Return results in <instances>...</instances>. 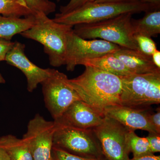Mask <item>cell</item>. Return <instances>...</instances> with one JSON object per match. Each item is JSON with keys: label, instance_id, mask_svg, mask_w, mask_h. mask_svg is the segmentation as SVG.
I'll return each mask as SVG.
<instances>
[{"label": "cell", "instance_id": "cell-1", "mask_svg": "<svg viewBox=\"0 0 160 160\" xmlns=\"http://www.w3.org/2000/svg\"><path fill=\"white\" fill-rule=\"evenodd\" d=\"M69 83L82 101L103 116L106 107L121 105L122 80L117 76L86 66L82 74L69 79Z\"/></svg>", "mask_w": 160, "mask_h": 160}, {"label": "cell", "instance_id": "cell-2", "mask_svg": "<svg viewBox=\"0 0 160 160\" xmlns=\"http://www.w3.org/2000/svg\"><path fill=\"white\" fill-rule=\"evenodd\" d=\"M47 16L42 12H37L35 24L20 34L42 44L50 65L59 67L65 65L67 35L73 26L56 22Z\"/></svg>", "mask_w": 160, "mask_h": 160}, {"label": "cell", "instance_id": "cell-3", "mask_svg": "<svg viewBox=\"0 0 160 160\" xmlns=\"http://www.w3.org/2000/svg\"><path fill=\"white\" fill-rule=\"evenodd\" d=\"M152 10L154 9L150 5L140 1L124 2H90L68 13H57L52 19L60 24L74 26L78 24L96 22L125 13L133 14Z\"/></svg>", "mask_w": 160, "mask_h": 160}, {"label": "cell", "instance_id": "cell-4", "mask_svg": "<svg viewBox=\"0 0 160 160\" xmlns=\"http://www.w3.org/2000/svg\"><path fill=\"white\" fill-rule=\"evenodd\" d=\"M132 15L125 13L96 22L78 24L74 26L73 32L85 39H100L120 47L139 50L134 38Z\"/></svg>", "mask_w": 160, "mask_h": 160}, {"label": "cell", "instance_id": "cell-5", "mask_svg": "<svg viewBox=\"0 0 160 160\" xmlns=\"http://www.w3.org/2000/svg\"><path fill=\"white\" fill-rule=\"evenodd\" d=\"M121 105L148 109L160 103V72L122 78Z\"/></svg>", "mask_w": 160, "mask_h": 160}, {"label": "cell", "instance_id": "cell-6", "mask_svg": "<svg viewBox=\"0 0 160 160\" xmlns=\"http://www.w3.org/2000/svg\"><path fill=\"white\" fill-rule=\"evenodd\" d=\"M54 122L53 147L81 157L105 158L92 129H78Z\"/></svg>", "mask_w": 160, "mask_h": 160}, {"label": "cell", "instance_id": "cell-7", "mask_svg": "<svg viewBox=\"0 0 160 160\" xmlns=\"http://www.w3.org/2000/svg\"><path fill=\"white\" fill-rule=\"evenodd\" d=\"M44 102L54 120L62 116L72 103L81 100L63 72L52 69L49 77L41 83Z\"/></svg>", "mask_w": 160, "mask_h": 160}, {"label": "cell", "instance_id": "cell-8", "mask_svg": "<svg viewBox=\"0 0 160 160\" xmlns=\"http://www.w3.org/2000/svg\"><path fill=\"white\" fill-rule=\"evenodd\" d=\"M121 47L104 40L82 38L75 33L72 29L67 37L65 62L66 69L73 71L76 66L81 65L85 60L113 53Z\"/></svg>", "mask_w": 160, "mask_h": 160}, {"label": "cell", "instance_id": "cell-9", "mask_svg": "<svg viewBox=\"0 0 160 160\" xmlns=\"http://www.w3.org/2000/svg\"><path fill=\"white\" fill-rule=\"evenodd\" d=\"M106 160H129L126 143L129 130L116 120L104 116L100 125L92 128Z\"/></svg>", "mask_w": 160, "mask_h": 160}, {"label": "cell", "instance_id": "cell-10", "mask_svg": "<svg viewBox=\"0 0 160 160\" xmlns=\"http://www.w3.org/2000/svg\"><path fill=\"white\" fill-rule=\"evenodd\" d=\"M54 121H47L39 114L29 121L22 139L29 147L33 160H52Z\"/></svg>", "mask_w": 160, "mask_h": 160}, {"label": "cell", "instance_id": "cell-11", "mask_svg": "<svg viewBox=\"0 0 160 160\" xmlns=\"http://www.w3.org/2000/svg\"><path fill=\"white\" fill-rule=\"evenodd\" d=\"M25 44L16 41L6 54L5 61L9 65L20 69L25 75L27 82V89L32 92L49 77L52 69L40 68L31 62L25 53Z\"/></svg>", "mask_w": 160, "mask_h": 160}, {"label": "cell", "instance_id": "cell-12", "mask_svg": "<svg viewBox=\"0 0 160 160\" xmlns=\"http://www.w3.org/2000/svg\"><path fill=\"white\" fill-rule=\"evenodd\" d=\"M148 110L116 105L106 107L103 115L116 120L129 130L141 129L149 133H157L149 122Z\"/></svg>", "mask_w": 160, "mask_h": 160}, {"label": "cell", "instance_id": "cell-13", "mask_svg": "<svg viewBox=\"0 0 160 160\" xmlns=\"http://www.w3.org/2000/svg\"><path fill=\"white\" fill-rule=\"evenodd\" d=\"M104 116L82 100L74 102L55 122L81 129H92L101 124Z\"/></svg>", "mask_w": 160, "mask_h": 160}, {"label": "cell", "instance_id": "cell-14", "mask_svg": "<svg viewBox=\"0 0 160 160\" xmlns=\"http://www.w3.org/2000/svg\"><path fill=\"white\" fill-rule=\"evenodd\" d=\"M113 53L134 74L160 72V68L156 66L152 62V56L145 54L139 50L121 47Z\"/></svg>", "mask_w": 160, "mask_h": 160}, {"label": "cell", "instance_id": "cell-15", "mask_svg": "<svg viewBox=\"0 0 160 160\" xmlns=\"http://www.w3.org/2000/svg\"><path fill=\"white\" fill-rule=\"evenodd\" d=\"M81 65L100 69L120 78L127 77L134 74L113 53L85 60L81 63Z\"/></svg>", "mask_w": 160, "mask_h": 160}, {"label": "cell", "instance_id": "cell-16", "mask_svg": "<svg viewBox=\"0 0 160 160\" xmlns=\"http://www.w3.org/2000/svg\"><path fill=\"white\" fill-rule=\"evenodd\" d=\"M36 22L35 15L22 18L0 15V38L11 41L14 36L30 29Z\"/></svg>", "mask_w": 160, "mask_h": 160}, {"label": "cell", "instance_id": "cell-17", "mask_svg": "<svg viewBox=\"0 0 160 160\" xmlns=\"http://www.w3.org/2000/svg\"><path fill=\"white\" fill-rule=\"evenodd\" d=\"M0 147L4 149L10 160H33L27 144L23 139L12 135L0 137Z\"/></svg>", "mask_w": 160, "mask_h": 160}, {"label": "cell", "instance_id": "cell-18", "mask_svg": "<svg viewBox=\"0 0 160 160\" xmlns=\"http://www.w3.org/2000/svg\"><path fill=\"white\" fill-rule=\"evenodd\" d=\"M134 34H141L149 37H156L160 33V11L158 9L146 12L142 18L132 19Z\"/></svg>", "mask_w": 160, "mask_h": 160}, {"label": "cell", "instance_id": "cell-19", "mask_svg": "<svg viewBox=\"0 0 160 160\" xmlns=\"http://www.w3.org/2000/svg\"><path fill=\"white\" fill-rule=\"evenodd\" d=\"M36 13L24 0H0V15L24 18Z\"/></svg>", "mask_w": 160, "mask_h": 160}, {"label": "cell", "instance_id": "cell-20", "mask_svg": "<svg viewBox=\"0 0 160 160\" xmlns=\"http://www.w3.org/2000/svg\"><path fill=\"white\" fill-rule=\"evenodd\" d=\"M126 143L129 152L133 154V158L153 154L146 138L138 136L133 130L128 131L126 136Z\"/></svg>", "mask_w": 160, "mask_h": 160}, {"label": "cell", "instance_id": "cell-21", "mask_svg": "<svg viewBox=\"0 0 160 160\" xmlns=\"http://www.w3.org/2000/svg\"><path fill=\"white\" fill-rule=\"evenodd\" d=\"M34 12H42L47 15L55 11L56 5L51 1L44 0H24Z\"/></svg>", "mask_w": 160, "mask_h": 160}, {"label": "cell", "instance_id": "cell-22", "mask_svg": "<svg viewBox=\"0 0 160 160\" xmlns=\"http://www.w3.org/2000/svg\"><path fill=\"white\" fill-rule=\"evenodd\" d=\"M134 38L140 51L152 56L157 49L156 45L151 38L141 34H134Z\"/></svg>", "mask_w": 160, "mask_h": 160}, {"label": "cell", "instance_id": "cell-23", "mask_svg": "<svg viewBox=\"0 0 160 160\" xmlns=\"http://www.w3.org/2000/svg\"><path fill=\"white\" fill-rule=\"evenodd\" d=\"M52 160H106L105 158H87L81 157L71 154L62 150L52 147Z\"/></svg>", "mask_w": 160, "mask_h": 160}, {"label": "cell", "instance_id": "cell-24", "mask_svg": "<svg viewBox=\"0 0 160 160\" xmlns=\"http://www.w3.org/2000/svg\"><path fill=\"white\" fill-rule=\"evenodd\" d=\"M95 0H70L66 6H61L60 8V13L65 14L78 9L86 3L94 2Z\"/></svg>", "mask_w": 160, "mask_h": 160}, {"label": "cell", "instance_id": "cell-25", "mask_svg": "<svg viewBox=\"0 0 160 160\" xmlns=\"http://www.w3.org/2000/svg\"><path fill=\"white\" fill-rule=\"evenodd\" d=\"M148 140L150 149L152 153L160 152V134L157 133H149L146 137Z\"/></svg>", "mask_w": 160, "mask_h": 160}, {"label": "cell", "instance_id": "cell-26", "mask_svg": "<svg viewBox=\"0 0 160 160\" xmlns=\"http://www.w3.org/2000/svg\"><path fill=\"white\" fill-rule=\"evenodd\" d=\"M14 42L0 38V62L5 61L6 54L14 45Z\"/></svg>", "mask_w": 160, "mask_h": 160}, {"label": "cell", "instance_id": "cell-27", "mask_svg": "<svg viewBox=\"0 0 160 160\" xmlns=\"http://www.w3.org/2000/svg\"><path fill=\"white\" fill-rule=\"evenodd\" d=\"M148 118L149 122L154 127L157 132L160 134V108L158 107L156 112L152 113L149 112Z\"/></svg>", "mask_w": 160, "mask_h": 160}, {"label": "cell", "instance_id": "cell-28", "mask_svg": "<svg viewBox=\"0 0 160 160\" xmlns=\"http://www.w3.org/2000/svg\"><path fill=\"white\" fill-rule=\"evenodd\" d=\"M129 160H160V156H156L154 154L146 155L138 157L133 158Z\"/></svg>", "mask_w": 160, "mask_h": 160}, {"label": "cell", "instance_id": "cell-29", "mask_svg": "<svg viewBox=\"0 0 160 160\" xmlns=\"http://www.w3.org/2000/svg\"><path fill=\"white\" fill-rule=\"evenodd\" d=\"M141 2L150 5L155 10L160 8V0H140Z\"/></svg>", "mask_w": 160, "mask_h": 160}, {"label": "cell", "instance_id": "cell-30", "mask_svg": "<svg viewBox=\"0 0 160 160\" xmlns=\"http://www.w3.org/2000/svg\"><path fill=\"white\" fill-rule=\"evenodd\" d=\"M152 62L156 66L160 68V52L157 49L152 55Z\"/></svg>", "mask_w": 160, "mask_h": 160}, {"label": "cell", "instance_id": "cell-31", "mask_svg": "<svg viewBox=\"0 0 160 160\" xmlns=\"http://www.w3.org/2000/svg\"><path fill=\"white\" fill-rule=\"evenodd\" d=\"M140 1V0H95V2H124Z\"/></svg>", "mask_w": 160, "mask_h": 160}, {"label": "cell", "instance_id": "cell-32", "mask_svg": "<svg viewBox=\"0 0 160 160\" xmlns=\"http://www.w3.org/2000/svg\"><path fill=\"white\" fill-rule=\"evenodd\" d=\"M0 160H10L6 151L0 147Z\"/></svg>", "mask_w": 160, "mask_h": 160}, {"label": "cell", "instance_id": "cell-33", "mask_svg": "<svg viewBox=\"0 0 160 160\" xmlns=\"http://www.w3.org/2000/svg\"><path fill=\"white\" fill-rule=\"evenodd\" d=\"M5 83H6V80L0 73V84H4Z\"/></svg>", "mask_w": 160, "mask_h": 160}, {"label": "cell", "instance_id": "cell-34", "mask_svg": "<svg viewBox=\"0 0 160 160\" xmlns=\"http://www.w3.org/2000/svg\"><path fill=\"white\" fill-rule=\"evenodd\" d=\"M44 1H49V0H44Z\"/></svg>", "mask_w": 160, "mask_h": 160}, {"label": "cell", "instance_id": "cell-35", "mask_svg": "<svg viewBox=\"0 0 160 160\" xmlns=\"http://www.w3.org/2000/svg\"><path fill=\"white\" fill-rule=\"evenodd\" d=\"M57 2H59L60 0H57Z\"/></svg>", "mask_w": 160, "mask_h": 160}]
</instances>
